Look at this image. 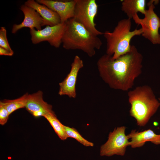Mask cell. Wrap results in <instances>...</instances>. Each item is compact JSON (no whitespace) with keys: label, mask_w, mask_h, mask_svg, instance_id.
Listing matches in <instances>:
<instances>
[{"label":"cell","mask_w":160,"mask_h":160,"mask_svg":"<svg viewBox=\"0 0 160 160\" xmlns=\"http://www.w3.org/2000/svg\"><path fill=\"white\" fill-rule=\"evenodd\" d=\"M143 59L142 54L133 45L129 52L115 59L105 54L97 62L99 75L110 88L128 91L142 73Z\"/></svg>","instance_id":"1"},{"label":"cell","mask_w":160,"mask_h":160,"mask_svg":"<svg viewBox=\"0 0 160 160\" xmlns=\"http://www.w3.org/2000/svg\"><path fill=\"white\" fill-rule=\"evenodd\" d=\"M66 25L62 39L63 47L67 50H82L92 57L95 50L99 49L102 42L95 36L73 18L65 22Z\"/></svg>","instance_id":"2"},{"label":"cell","mask_w":160,"mask_h":160,"mask_svg":"<svg viewBox=\"0 0 160 160\" xmlns=\"http://www.w3.org/2000/svg\"><path fill=\"white\" fill-rule=\"evenodd\" d=\"M131 105L129 114L135 118L138 126H145L160 106L151 88L144 85L136 87L128 92Z\"/></svg>","instance_id":"3"},{"label":"cell","mask_w":160,"mask_h":160,"mask_svg":"<svg viewBox=\"0 0 160 160\" xmlns=\"http://www.w3.org/2000/svg\"><path fill=\"white\" fill-rule=\"evenodd\" d=\"M131 19H123L118 22L113 31L104 32L106 41V54L115 59L130 51L132 38L142 33L141 28L131 31Z\"/></svg>","instance_id":"4"},{"label":"cell","mask_w":160,"mask_h":160,"mask_svg":"<svg viewBox=\"0 0 160 160\" xmlns=\"http://www.w3.org/2000/svg\"><path fill=\"white\" fill-rule=\"evenodd\" d=\"M154 1L151 0L148 3V8L146 9L143 18H139L136 14L132 19L136 23L141 26L142 35L153 44H160V19L155 13Z\"/></svg>","instance_id":"5"},{"label":"cell","mask_w":160,"mask_h":160,"mask_svg":"<svg viewBox=\"0 0 160 160\" xmlns=\"http://www.w3.org/2000/svg\"><path fill=\"white\" fill-rule=\"evenodd\" d=\"M73 18L94 35H103L96 28L95 18L98 6L95 0H76Z\"/></svg>","instance_id":"6"},{"label":"cell","mask_w":160,"mask_h":160,"mask_svg":"<svg viewBox=\"0 0 160 160\" xmlns=\"http://www.w3.org/2000/svg\"><path fill=\"white\" fill-rule=\"evenodd\" d=\"M126 128L124 126L118 127L110 132L107 141L100 147L101 156L124 155L126 148L130 144L129 139L125 134Z\"/></svg>","instance_id":"7"},{"label":"cell","mask_w":160,"mask_h":160,"mask_svg":"<svg viewBox=\"0 0 160 160\" xmlns=\"http://www.w3.org/2000/svg\"><path fill=\"white\" fill-rule=\"evenodd\" d=\"M65 25V22L53 26L47 25L40 30H36L34 29H30L32 43L36 44L47 41L51 45L59 48L62 43Z\"/></svg>","instance_id":"8"},{"label":"cell","mask_w":160,"mask_h":160,"mask_svg":"<svg viewBox=\"0 0 160 160\" xmlns=\"http://www.w3.org/2000/svg\"><path fill=\"white\" fill-rule=\"evenodd\" d=\"M71 67L69 73L64 80L59 83L58 94L75 98L76 96V87L77 76L79 71L83 67V61L78 56L76 55Z\"/></svg>","instance_id":"9"},{"label":"cell","mask_w":160,"mask_h":160,"mask_svg":"<svg viewBox=\"0 0 160 160\" xmlns=\"http://www.w3.org/2000/svg\"><path fill=\"white\" fill-rule=\"evenodd\" d=\"M43 93L39 90L32 94H28L25 108L36 118L43 116L54 111L52 106L45 101L43 99Z\"/></svg>","instance_id":"10"},{"label":"cell","mask_w":160,"mask_h":160,"mask_svg":"<svg viewBox=\"0 0 160 160\" xmlns=\"http://www.w3.org/2000/svg\"><path fill=\"white\" fill-rule=\"evenodd\" d=\"M36 1L56 12L60 17L61 23H65L74 17L76 0L64 1L37 0Z\"/></svg>","instance_id":"11"},{"label":"cell","mask_w":160,"mask_h":160,"mask_svg":"<svg viewBox=\"0 0 160 160\" xmlns=\"http://www.w3.org/2000/svg\"><path fill=\"white\" fill-rule=\"evenodd\" d=\"M20 9L24 14V19L21 23L13 25L12 33H15L19 30L24 27L29 28L30 29L36 28L37 30L41 29L43 20L37 12L33 8L25 4L22 5Z\"/></svg>","instance_id":"12"},{"label":"cell","mask_w":160,"mask_h":160,"mask_svg":"<svg viewBox=\"0 0 160 160\" xmlns=\"http://www.w3.org/2000/svg\"><path fill=\"white\" fill-rule=\"evenodd\" d=\"M127 135L131 139L129 146L132 148L142 147L147 142L156 145L160 144V134H156L151 129L140 132L133 129Z\"/></svg>","instance_id":"13"},{"label":"cell","mask_w":160,"mask_h":160,"mask_svg":"<svg viewBox=\"0 0 160 160\" xmlns=\"http://www.w3.org/2000/svg\"><path fill=\"white\" fill-rule=\"evenodd\" d=\"M24 4L33 8L38 13L43 20L42 26H53L61 23L58 15L45 5H42L33 0H27Z\"/></svg>","instance_id":"14"},{"label":"cell","mask_w":160,"mask_h":160,"mask_svg":"<svg viewBox=\"0 0 160 160\" xmlns=\"http://www.w3.org/2000/svg\"><path fill=\"white\" fill-rule=\"evenodd\" d=\"M145 0H124L121 3V9L131 19L138 12L144 15L146 9Z\"/></svg>","instance_id":"15"},{"label":"cell","mask_w":160,"mask_h":160,"mask_svg":"<svg viewBox=\"0 0 160 160\" xmlns=\"http://www.w3.org/2000/svg\"><path fill=\"white\" fill-rule=\"evenodd\" d=\"M28 93L17 99L13 100L4 99L0 102L7 109L10 114L19 109L25 108L26 105Z\"/></svg>","instance_id":"16"},{"label":"cell","mask_w":160,"mask_h":160,"mask_svg":"<svg viewBox=\"0 0 160 160\" xmlns=\"http://www.w3.org/2000/svg\"><path fill=\"white\" fill-rule=\"evenodd\" d=\"M44 117L49 122L55 133L61 140H65L67 138L64 125L57 118L54 112L45 115Z\"/></svg>","instance_id":"17"},{"label":"cell","mask_w":160,"mask_h":160,"mask_svg":"<svg viewBox=\"0 0 160 160\" xmlns=\"http://www.w3.org/2000/svg\"><path fill=\"white\" fill-rule=\"evenodd\" d=\"M66 135L68 138L75 139L78 142L86 147H92L94 144L84 139L75 129L64 125Z\"/></svg>","instance_id":"18"},{"label":"cell","mask_w":160,"mask_h":160,"mask_svg":"<svg viewBox=\"0 0 160 160\" xmlns=\"http://www.w3.org/2000/svg\"><path fill=\"white\" fill-rule=\"evenodd\" d=\"M0 47L4 48L14 54L8 43L7 36L6 30L4 27H1L0 29Z\"/></svg>","instance_id":"19"},{"label":"cell","mask_w":160,"mask_h":160,"mask_svg":"<svg viewBox=\"0 0 160 160\" xmlns=\"http://www.w3.org/2000/svg\"><path fill=\"white\" fill-rule=\"evenodd\" d=\"M10 114L6 108L0 104V124L4 125L7 122Z\"/></svg>","instance_id":"20"},{"label":"cell","mask_w":160,"mask_h":160,"mask_svg":"<svg viewBox=\"0 0 160 160\" xmlns=\"http://www.w3.org/2000/svg\"><path fill=\"white\" fill-rule=\"evenodd\" d=\"M13 53L10 52L7 49L0 47V55L8 56H12Z\"/></svg>","instance_id":"21"},{"label":"cell","mask_w":160,"mask_h":160,"mask_svg":"<svg viewBox=\"0 0 160 160\" xmlns=\"http://www.w3.org/2000/svg\"><path fill=\"white\" fill-rule=\"evenodd\" d=\"M159 100V102L160 103V98H159L158 99Z\"/></svg>","instance_id":"22"}]
</instances>
